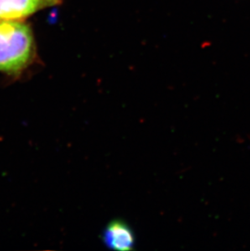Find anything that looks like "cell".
I'll list each match as a JSON object with an SVG mask.
<instances>
[{
  "label": "cell",
  "instance_id": "1",
  "mask_svg": "<svg viewBox=\"0 0 250 251\" xmlns=\"http://www.w3.org/2000/svg\"><path fill=\"white\" fill-rule=\"evenodd\" d=\"M30 26L22 21L0 20V73L20 76L35 58Z\"/></svg>",
  "mask_w": 250,
  "mask_h": 251
},
{
  "label": "cell",
  "instance_id": "3",
  "mask_svg": "<svg viewBox=\"0 0 250 251\" xmlns=\"http://www.w3.org/2000/svg\"><path fill=\"white\" fill-rule=\"evenodd\" d=\"M60 2L61 0H0V20L22 21Z\"/></svg>",
  "mask_w": 250,
  "mask_h": 251
},
{
  "label": "cell",
  "instance_id": "2",
  "mask_svg": "<svg viewBox=\"0 0 250 251\" xmlns=\"http://www.w3.org/2000/svg\"><path fill=\"white\" fill-rule=\"evenodd\" d=\"M101 240L107 248L113 251H132L136 244L133 230L121 219L112 220L106 225L102 231Z\"/></svg>",
  "mask_w": 250,
  "mask_h": 251
}]
</instances>
